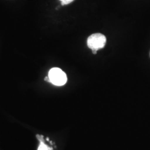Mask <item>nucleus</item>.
<instances>
[{
  "mask_svg": "<svg viewBox=\"0 0 150 150\" xmlns=\"http://www.w3.org/2000/svg\"><path fill=\"white\" fill-rule=\"evenodd\" d=\"M106 43V38L105 35L100 33H96L91 35L89 36L87 44L89 48L92 50L98 51L100 49L103 48Z\"/></svg>",
  "mask_w": 150,
  "mask_h": 150,
  "instance_id": "nucleus-1",
  "label": "nucleus"
},
{
  "mask_svg": "<svg viewBox=\"0 0 150 150\" xmlns=\"http://www.w3.org/2000/svg\"><path fill=\"white\" fill-rule=\"evenodd\" d=\"M48 77L50 82L56 86H63L67 81L66 74L61 69L57 67L50 70Z\"/></svg>",
  "mask_w": 150,
  "mask_h": 150,
  "instance_id": "nucleus-2",
  "label": "nucleus"
},
{
  "mask_svg": "<svg viewBox=\"0 0 150 150\" xmlns=\"http://www.w3.org/2000/svg\"><path fill=\"white\" fill-rule=\"evenodd\" d=\"M38 139L39 140V141H40V144L38 147V150H51V149H50L48 147L47 145H46L44 140H43V136H41V135H38V134L36 136Z\"/></svg>",
  "mask_w": 150,
  "mask_h": 150,
  "instance_id": "nucleus-3",
  "label": "nucleus"
},
{
  "mask_svg": "<svg viewBox=\"0 0 150 150\" xmlns=\"http://www.w3.org/2000/svg\"><path fill=\"white\" fill-rule=\"evenodd\" d=\"M61 2V5L64 6L66 5H69L72 2H74L75 0H59Z\"/></svg>",
  "mask_w": 150,
  "mask_h": 150,
  "instance_id": "nucleus-4",
  "label": "nucleus"
},
{
  "mask_svg": "<svg viewBox=\"0 0 150 150\" xmlns=\"http://www.w3.org/2000/svg\"><path fill=\"white\" fill-rule=\"evenodd\" d=\"M92 54H97V51H96V50H92Z\"/></svg>",
  "mask_w": 150,
  "mask_h": 150,
  "instance_id": "nucleus-5",
  "label": "nucleus"
}]
</instances>
